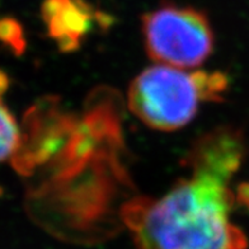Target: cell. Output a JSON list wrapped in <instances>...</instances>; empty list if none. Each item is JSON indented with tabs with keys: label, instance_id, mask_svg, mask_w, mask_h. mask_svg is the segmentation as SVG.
Segmentation results:
<instances>
[{
	"label": "cell",
	"instance_id": "7a4b0ae2",
	"mask_svg": "<svg viewBox=\"0 0 249 249\" xmlns=\"http://www.w3.org/2000/svg\"><path fill=\"white\" fill-rule=\"evenodd\" d=\"M205 101L198 71L187 74L155 65L139 74L128 89V107L140 121L159 131H174L195 117Z\"/></svg>",
	"mask_w": 249,
	"mask_h": 249
},
{
	"label": "cell",
	"instance_id": "8992f818",
	"mask_svg": "<svg viewBox=\"0 0 249 249\" xmlns=\"http://www.w3.org/2000/svg\"><path fill=\"white\" fill-rule=\"evenodd\" d=\"M19 141L20 131L16 118L0 101V163L13 157Z\"/></svg>",
	"mask_w": 249,
	"mask_h": 249
},
{
	"label": "cell",
	"instance_id": "ba28073f",
	"mask_svg": "<svg viewBox=\"0 0 249 249\" xmlns=\"http://www.w3.org/2000/svg\"><path fill=\"white\" fill-rule=\"evenodd\" d=\"M8 88V78L5 74L0 72V95L3 94Z\"/></svg>",
	"mask_w": 249,
	"mask_h": 249
},
{
	"label": "cell",
	"instance_id": "3957f363",
	"mask_svg": "<svg viewBox=\"0 0 249 249\" xmlns=\"http://www.w3.org/2000/svg\"><path fill=\"white\" fill-rule=\"evenodd\" d=\"M141 27L146 53L163 65L196 68L213 53L210 20L194 7L163 3L142 16Z\"/></svg>",
	"mask_w": 249,
	"mask_h": 249
},
{
	"label": "cell",
	"instance_id": "6da1fadb",
	"mask_svg": "<svg viewBox=\"0 0 249 249\" xmlns=\"http://www.w3.org/2000/svg\"><path fill=\"white\" fill-rule=\"evenodd\" d=\"M226 180L192 173L159 200L138 197L122 209L136 249H247L242 230L229 221L234 194Z\"/></svg>",
	"mask_w": 249,
	"mask_h": 249
},
{
	"label": "cell",
	"instance_id": "277c9868",
	"mask_svg": "<svg viewBox=\"0 0 249 249\" xmlns=\"http://www.w3.org/2000/svg\"><path fill=\"white\" fill-rule=\"evenodd\" d=\"M244 157L242 134L233 128H219L195 144L190 155L192 173L207 174L229 182Z\"/></svg>",
	"mask_w": 249,
	"mask_h": 249
},
{
	"label": "cell",
	"instance_id": "52a82bcc",
	"mask_svg": "<svg viewBox=\"0 0 249 249\" xmlns=\"http://www.w3.org/2000/svg\"><path fill=\"white\" fill-rule=\"evenodd\" d=\"M0 39L3 42L9 43L10 47H13L17 53H22L24 50L22 27L12 18H4L0 20Z\"/></svg>",
	"mask_w": 249,
	"mask_h": 249
},
{
	"label": "cell",
	"instance_id": "5b68a950",
	"mask_svg": "<svg viewBox=\"0 0 249 249\" xmlns=\"http://www.w3.org/2000/svg\"><path fill=\"white\" fill-rule=\"evenodd\" d=\"M41 10L50 36L57 39L60 49H78L83 35L92 24L90 5L84 0H45Z\"/></svg>",
	"mask_w": 249,
	"mask_h": 249
}]
</instances>
